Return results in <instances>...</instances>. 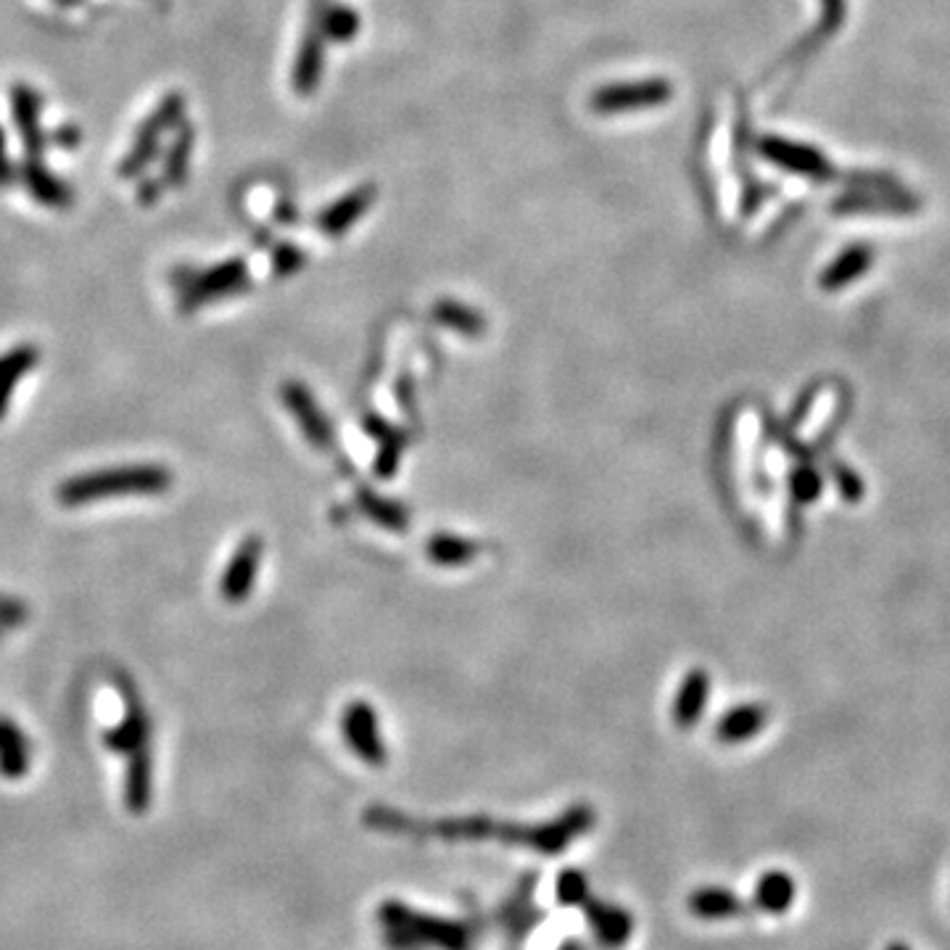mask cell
I'll list each match as a JSON object with an SVG mask.
<instances>
[{"mask_svg":"<svg viewBox=\"0 0 950 950\" xmlns=\"http://www.w3.org/2000/svg\"><path fill=\"white\" fill-rule=\"evenodd\" d=\"M172 473L162 464H127L69 478L55 491L64 508H82L111 497H156L170 491Z\"/></svg>","mask_w":950,"mask_h":950,"instance_id":"6da1fadb","label":"cell"},{"mask_svg":"<svg viewBox=\"0 0 950 950\" xmlns=\"http://www.w3.org/2000/svg\"><path fill=\"white\" fill-rule=\"evenodd\" d=\"M378 919L399 942H420L436 950H470V929L460 921L418 913L405 903H384Z\"/></svg>","mask_w":950,"mask_h":950,"instance_id":"7a4b0ae2","label":"cell"},{"mask_svg":"<svg viewBox=\"0 0 950 950\" xmlns=\"http://www.w3.org/2000/svg\"><path fill=\"white\" fill-rule=\"evenodd\" d=\"M246 280H248V273L241 259L222 262L219 267L206 269V273H201L196 277L191 275L175 277L180 288V307H183V311H188L201 307V304L206 302L225 299V296H233L238 294L241 288H246Z\"/></svg>","mask_w":950,"mask_h":950,"instance_id":"3957f363","label":"cell"},{"mask_svg":"<svg viewBox=\"0 0 950 950\" xmlns=\"http://www.w3.org/2000/svg\"><path fill=\"white\" fill-rule=\"evenodd\" d=\"M180 114H183V99H180L177 93L166 95V99L156 106L154 114L143 122V127L137 130L133 151H130V154L124 156V162L120 164L122 177H135L137 172H143V166L156 156L159 137H162L166 130L180 120Z\"/></svg>","mask_w":950,"mask_h":950,"instance_id":"277c9868","label":"cell"},{"mask_svg":"<svg viewBox=\"0 0 950 950\" xmlns=\"http://www.w3.org/2000/svg\"><path fill=\"white\" fill-rule=\"evenodd\" d=\"M674 95V90L665 80H647V82H634V85H613L600 90L592 99L594 111L600 114H621V111H636V109H652L661 106Z\"/></svg>","mask_w":950,"mask_h":950,"instance_id":"5b68a950","label":"cell"},{"mask_svg":"<svg viewBox=\"0 0 950 950\" xmlns=\"http://www.w3.org/2000/svg\"><path fill=\"white\" fill-rule=\"evenodd\" d=\"M259 563H262V539L248 537L246 542H241V546L231 558V563H227L225 573H222V581H219L222 600L233 602V605L248 600V594H252V589L256 584V575H259Z\"/></svg>","mask_w":950,"mask_h":950,"instance_id":"8992f818","label":"cell"},{"mask_svg":"<svg viewBox=\"0 0 950 950\" xmlns=\"http://www.w3.org/2000/svg\"><path fill=\"white\" fill-rule=\"evenodd\" d=\"M344 734L346 742L354 753L359 755L370 766H384L386 763V745L380 739L376 711L365 703H354L344 713Z\"/></svg>","mask_w":950,"mask_h":950,"instance_id":"52a82bcc","label":"cell"},{"mask_svg":"<svg viewBox=\"0 0 950 950\" xmlns=\"http://www.w3.org/2000/svg\"><path fill=\"white\" fill-rule=\"evenodd\" d=\"M283 401H286V407L296 415V420H299L302 431L307 433V439L315 443V447L328 449L333 441L330 426L328 420H325V415L320 412V407L315 405V399L309 397L307 388L302 384H286L283 386Z\"/></svg>","mask_w":950,"mask_h":950,"instance_id":"ba28073f","label":"cell"},{"mask_svg":"<svg viewBox=\"0 0 950 950\" xmlns=\"http://www.w3.org/2000/svg\"><path fill=\"white\" fill-rule=\"evenodd\" d=\"M586 919L592 925L594 934L605 948L626 946L631 932H634V917L626 908L602 903V900H586Z\"/></svg>","mask_w":950,"mask_h":950,"instance_id":"9c48e42d","label":"cell"},{"mask_svg":"<svg viewBox=\"0 0 950 950\" xmlns=\"http://www.w3.org/2000/svg\"><path fill=\"white\" fill-rule=\"evenodd\" d=\"M40 362V351L34 344H19L0 354V420L6 418L11 405L13 388L19 386L27 372L34 370V365Z\"/></svg>","mask_w":950,"mask_h":950,"instance_id":"30bf717a","label":"cell"},{"mask_svg":"<svg viewBox=\"0 0 950 950\" xmlns=\"http://www.w3.org/2000/svg\"><path fill=\"white\" fill-rule=\"evenodd\" d=\"M151 734V721L145 716V711L137 703L133 692H130V703H127V713H124V721L116 729H111L106 734V745L114 753H124V755H133L135 750H141V747H149L145 742H149Z\"/></svg>","mask_w":950,"mask_h":950,"instance_id":"8fae6325","label":"cell"},{"mask_svg":"<svg viewBox=\"0 0 950 950\" xmlns=\"http://www.w3.org/2000/svg\"><path fill=\"white\" fill-rule=\"evenodd\" d=\"M686 906H689L692 917L707 921L742 917V913L747 911L745 900L734 896L732 890H724V887H699V890L692 892L689 900H686Z\"/></svg>","mask_w":950,"mask_h":950,"instance_id":"7c38bea8","label":"cell"},{"mask_svg":"<svg viewBox=\"0 0 950 950\" xmlns=\"http://www.w3.org/2000/svg\"><path fill=\"white\" fill-rule=\"evenodd\" d=\"M755 908L760 911L774 913L782 917L787 913L795 903V879L787 871H766L755 882V896H753Z\"/></svg>","mask_w":950,"mask_h":950,"instance_id":"4fadbf2b","label":"cell"},{"mask_svg":"<svg viewBox=\"0 0 950 950\" xmlns=\"http://www.w3.org/2000/svg\"><path fill=\"white\" fill-rule=\"evenodd\" d=\"M151 750L141 747L130 755L127 782H124V806L133 814H143L151 806Z\"/></svg>","mask_w":950,"mask_h":950,"instance_id":"5bb4252c","label":"cell"},{"mask_svg":"<svg viewBox=\"0 0 950 950\" xmlns=\"http://www.w3.org/2000/svg\"><path fill=\"white\" fill-rule=\"evenodd\" d=\"M30 768V742L9 718H0V774L9 779L24 776Z\"/></svg>","mask_w":950,"mask_h":950,"instance_id":"9a60e30c","label":"cell"},{"mask_svg":"<svg viewBox=\"0 0 950 950\" xmlns=\"http://www.w3.org/2000/svg\"><path fill=\"white\" fill-rule=\"evenodd\" d=\"M837 405H840V391L835 386H824L810 401L806 415H803L800 426H797V439L800 441H816L818 436L827 431L829 420L835 418Z\"/></svg>","mask_w":950,"mask_h":950,"instance_id":"2e32d148","label":"cell"},{"mask_svg":"<svg viewBox=\"0 0 950 950\" xmlns=\"http://www.w3.org/2000/svg\"><path fill=\"white\" fill-rule=\"evenodd\" d=\"M763 726H766V711L755 705H742L726 713L724 721L716 726V737L726 745H737V742L755 737Z\"/></svg>","mask_w":950,"mask_h":950,"instance_id":"e0dca14e","label":"cell"},{"mask_svg":"<svg viewBox=\"0 0 950 950\" xmlns=\"http://www.w3.org/2000/svg\"><path fill=\"white\" fill-rule=\"evenodd\" d=\"M760 151L772 159V162L785 164L793 172H803V175H821V172L827 170L821 156L814 154L806 145H795L787 141H763Z\"/></svg>","mask_w":950,"mask_h":950,"instance_id":"ac0fdd59","label":"cell"},{"mask_svg":"<svg viewBox=\"0 0 950 950\" xmlns=\"http://www.w3.org/2000/svg\"><path fill=\"white\" fill-rule=\"evenodd\" d=\"M705 703H707V676L703 671H692L676 697L674 724L682 726V729H689V726L697 724L699 716H703Z\"/></svg>","mask_w":950,"mask_h":950,"instance_id":"d6986e66","label":"cell"},{"mask_svg":"<svg viewBox=\"0 0 950 950\" xmlns=\"http://www.w3.org/2000/svg\"><path fill=\"white\" fill-rule=\"evenodd\" d=\"M13 101V120H17L19 133L24 135L27 151L38 154L40 151V127H38V99L30 88L17 85L11 93Z\"/></svg>","mask_w":950,"mask_h":950,"instance_id":"ffe728a7","label":"cell"},{"mask_svg":"<svg viewBox=\"0 0 950 950\" xmlns=\"http://www.w3.org/2000/svg\"><path fill=\"white\" fill-rule=\"evenodd\" d=\"M370 201H372L370 191H357V193H351V196L338 201V204H333L330 210L320 217L323 231L330 233V235H338L341 231H346V227H349L354 219L362 217V212L367 210V204H370Z\"/></svg>","mask_w":950,"mask_h":950,"instance_id":"44dd1931","label":"cell"},{"mask_svg":"<svg viewBox=\"0 0 950 950\" xmlns=\"http://www.w3.org/2000/svg\"><path fill=\"white\" fill-rule=\"evenodd\" d=\"M24 180H27V185H30L32 196L38 201H43L45 206H55V210H61V206L69 204V191L59 183V180L48 175L45 166L40 170L38 164L30 162L24 170Z\"/></svg>","mask_w":950,"mask_h":950,"instance_id":"7402d4cb","label":"cell"},{"mask_svg":"<svg viewBox=\"0 0 950 950\" xmlns=\"http://www.w3.org/2000/svg\"><path fill=\"white\" fill-rule=\"evenodd\" d=\"M476 552H478L476 544L462 542V539H454V537H436L433 542L428 544V554H431L439 565L468 563V560H473Z\"/></svg>","mask_w":950,"mask_h":950,"instance_id":"603a6c76","label":"cell"},{"mask_svg":"<svg viewBox=\"0 0 950 950\" xmlns=\"http://www.w3.org/2000/svg\"><path fill=\"white\" fill-rule=\"evenodd\" d=\"M320 59H323L320 40L309 38L302 48L299 64H296V72H294V82H296L294 88L299 90V93H309L311 82L320 78Z\"/></svg>","mask_w":950,"mask_h":950,"instance_id":"cb8c5ba5","label":"cell"},{"mask_svg":"<svg viewBox=\"0 0 950 950\" xmlns=\"http://www.w3.org/2000/svg\"><path fill=\"white\" fill-rule=\"evenodd\" d=\"M193 154V130H180L177 141L172 143L170 154L164 162V180L166 183H180L185 177Z\"/></svg>","mask_w":950,"mask_h":950,"instance_id":"d4e9b609","label":"cell"},{"mask_svg":"<svg viewBox=\"0 0 950 950\" xmlns=\"http://www.w3.org/2000/svg\"><path fill=\"white\" fill-rule=\"evenodd\" d=\"M436 320L449 325V328H457L462 333H481L483 323L481 317L476 315V311L460 307V304H439L436 307Z\"/></svg>","mask_w":950,"mask_h":950,"instance_id":"484cf974","label":"cell"},{"mask_svg":"<svg viewBox=\"0 0 950 950\" xmlns=\"http://www.w3.org/2000/svg\"><path fill=\"white\" fill-rule=\"evenodd\" d=\"M586 877L575 869H565L558 877V900L563 906H579L586 903Z\"/></svg>","mask_w":950,"mask_h":950,"instance_id":"4316f807","label":"cell"},{"mask_svg":"<svg viewBox=\"0 0 950 950\" xmlns=\"http://www.w3.org/2000/svg\"><path fill=\"white\" fill-rule=\"evenodd\" d=\"M864 265H869V256H864V252H852L848 256H842L840 262H837L835 267H831V273L827 277V286H842V283H848L852 275L861 273Z\"/></svg>","mask_w":950,"mask_h":950,"instance_id":"83f0119b","label":"cell"},{"mask_svg":"<svg viewBox=\"0 0 950 950\" xmlns=\"http://www.w3.org/2000/svg\"><path fill=\"white\" fill-rule=\"evenodd\" d=\"M325 32H328L330 38H338V40L351 38V34L357 32V17H354V13L346 11V9L330 11L328 17H325Z\"/></svg>","mask_w":950,"mask_h":950,"instance_id":"f1b7e54d","label":"cell"},{"mask_svg":"<svg viewBox=\"0 0 950 950\" xmlns=\"http://www.w3.org/2000/svg\"><path fill=\"white\" fill-rule=\"evenodd\" d=\"M27 619H30V610L24 602L0 594V626H22Z\"/></svg>","mask_w":950,"mask_h":950,"instance_id":"f546056e","label":"cell"},{"mask_svg":"<svg viewBox=\"0 0 950 950\" xmlns=\"http://www.w3.org/2000/svg\"><path fill=\"white\" fill-rule=\"evenodd\" d=\"M277 273H290V269L294 267H299V262H302V252L299 248H290V246H283L280 248V254H277Z\"/></svg>","mask_w":950,"mask_h":950,"instance_id":"4dcf8cb0","label":"cell"},{"mask_svg":"<svg viewBox=\"0 0 950 950\" xmlns=\"http://www.w3.org/2000/svg\"><path fill=\"white\" fill-rule=\"evenodd\" d=\"M11 164H9V156H6V141H3V133H0V185H9L11 183Z\"/></svg>","mask_w":950,"mask_h":950,"instance_id":"1f68e13d","label":"cell"},{"mask_svg":"<svg viewBox=\"0 0 950 950\" xmlns=\"http://www.w3.org/2000/svg\"><path fill=\"white\" fill-rule=\"evenodd\" d=\"M885 950H911L906 946V942H890V946H887Z\"/></svg>","mask_w":950,"mask_h":950,"instance_id":"d6a6232c","label":"cell"},{"mask_svg":"<svg viewBox=\"0 0 950 950\" xmlns=\"http://www.w3.org/2000/svg\"><path fill=\"white\" fill-rule=\"evenodd\" d=\"M560 950H581V946H579V942H565V946L560 948Z\"/></svg>","mask_w":950,"mask_h":950,"instance_id":"836d02e7","label":"cell"}]
</instances>
